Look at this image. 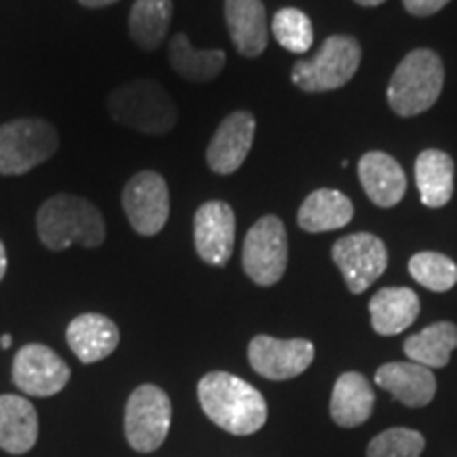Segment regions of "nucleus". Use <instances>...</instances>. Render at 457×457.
Returning <instances> with one entry per match:
<instances>
[{
  "label": "nucleus",
  "mask_w": 457,
  "mask_h": 457,
  "mask_svg": "<svg viewBox=\"0 0 457 457\" xmlns=\"http://www.w3.org/2000/svg\"><path fill=\"white\" fill-rule=\"evenodd\" d=\"M242 265L245 276L259 286H273L288 265V236L278 216L267 214L250 227L244 239Z\"/></svg>",
  "instance_id": "obj_8"
},
{
  "label": "nucleus",
  "mask_w": 457,
  "mask_h": 457,
  "mask_svg": "<svg viewBox=\"0 0 457 457\" xmlns=\"http://www.w3.org/2000/svg\"><path fill=\"white\" fill-rule=\"evenodd\" d=\"M316 347L307 339H276L270 335H256L248 345L250 367L265 379H295L312 367Z\"/></svg>",
  "instance_id": "obj_11"
},
{
  "label": "nucleus",
  "mask_w": 457,
  "mask_h": 457,
  "mask_svg": "<svg viewBox=\"0 0 457 457\" xmlns=\"http://www.w3.org/2000/svg\"><path fill=\"white\" fill-rule=\"evenodd\" d=\"M362 49L353 37L335 34L322 43V47L310 60H301L293 66L290 81L307 94L341 89L356 77Z\"/></svg>",
  "instance_id": "obj_5"
},
{
  "label": "nucleus",
  "mask_w": 457,
  "mask_h": 457,
  "mask_svg": "<svg viewBox=\"0 0 457 457\" xmlns=\"http://www.w3.org/2000/svg\"><path fill=\"white\" fill-rule=\"evenodd\" d=\"M11 343H13V339H11V335H3V337H0V347H3V350H9Z\"/></svg>",
  "instance_id": "obj_34"
},
{
  "label": "nucleus",
  "mask_w": 457,
  "mask_h": 457,
  "mask_svg": "<svg viewBox=\"0 0 457 457\" xmlns=\"http://www.w3.org/2000/svg\"><path fill=\"white\" fill-rule=\"evenodd\" d=\"M37 231L45 248L60 253L72 244L98 248L106 239V225L100 210L79 195L49 197L37 214Z\"/></svg>",
  "instance_id": "obj_2"
},
{
  "label": "nucleus",
  "mask_w": 457,
  "mask_h": 457,
  "mask_svg": "<svg viewBox=\"0 0 457 457\" xmlns=\"http://www.w3.org/2000/svg\"><path fill=\"white\" fill-rule=\"evenodd\" d=\"M451 0H403L404 9L415 17H430L447 7Z\"/></svg>",
  "instance_id": "obj_30"
},
{
  "label": "nucleus",
  "mask_w": 457,
  "mask_h": 457,
  "mask_svg": "<svg viewBox=\"0 0 457 457\" xmlns=\"http://www.w3.org/2000/svg\"><path fill=\"white\" fill-rule=\"evenodd\" d=\"M197 398L210 421L236 436H250L267 421V403L262 394L248 381L225 370L202 377Z\"/></svg>",
  "instance_id": "obj_1"
},
{
  "label": "nucleus",
  "mask_w": 457,
  "mask_h": 457,
  "mask_svg": "<svg viewBox=\"0 0 457 457\" xmlns=\"http://www.w3.org/2000/svg\"><path fill=\"white\" fill-rule=\"evenodd\" d=\"M443 85L445 66L436 51L413 49L392 74L387 85V104L398 117H417L436 104Z\"/></svg>",
  "instance_id": "obj_4"
},
{
  "label": "nucleus",
  "mask_w": 457,
  "mask_h": 457,
  "mask_svg": "<svg viewBox=\"0 0 457 457\" xmlns=\"http://www.w3.org/2000/svg\"><path fill=\"white\" fill-rule=\"evenodd\" d=\"M4 273H7V250H4V244L0 242V282H3Z\"/></svg>",
  "instance_id": "obj_32"
},
{
  "label": "nucleus",
  "mask_w": 457,
  "mask_h": 457,
  "mask_svg": "<svg viewBox=\"0 0 457 457\" xmlns=\"http://www.w3.org/2000/svg\"><path fill=\"white\" fill-rule=\"evenodd\" d=\"M38 415L30 400L3 394L0 396V449L24 455L37 445Z\"/></svg>",
  "instance_id": "obj_20"
},
{
  "label": "nucleus",
  "mask_w": 457,
  "mask_h": 457,
  "mask_svg": "<svg viewBox=\"0 0 457 457\" xmlns=\"http://www.w3.org/2000/svg\"><path fill=\"white\" fill-rule=\"evenodd\" d=\"M409 273L432 293H447L457 284V265L441 253H417L409 261Z\"/></svg>",
  "instance_id": "obj_27"
},
{
  "label": "nucleus",
  "mask_w": 457,
  "mask_h": 457,
  "mask_svg": "<svg viewBox=\"0 0 457 457\" xmlns=\"http://www.w3.org/2000/svg\"><path fill=\"white\" fill-rule=\"evenodd\" d=\"M358 176L367 197L379 208H392L407 193L403 165L384 151H370L358 162Z\"/></svg>",
  "instance_id": "obj_15"
},
{
  "label": "nucleus",
  "mask_w": 457,
  "mask_h": 457,
  "mask_svg": "<svg viewBox=\"0 0 457 457\" xmlns=\"http://www.w3.org/2000/svg\"><path fill=\"white\" fill-rule=\"evenodd\" d=\"M333 261L350 293L362 295L387 270V248L373 233H352L335 242Z\"/></svg>",
  "instance_id": "obj_10"
},
{
  "label": "nucleus",
  "mask_w": 457,
  "mask_h": 457,
  "mask_svg": "<svg viewBox=\"0 0 457 457\" xmlns=\"http://www.w3.org/2000/svg\"><path fill=\"white\" fill-rule=\"evenodd\" d=\"M119 328L102 313H83L68 324L66 341L74 356L83 364L100 362L111 356L119 345Z\"/></svg>",
  "instance_id": "obj_18"
},
{
  "label": "nucleus",
  "mask_w": 457,
  "mask_h": 457,
  "mask_svg": "<svg viewBox=\"0 0 457 457\" xmlns=\"http://www.w3.org/2000/svg\"><path fill=\"white\" fill-rule=\"evenodd\" d=\"M121 204L131 228L138 236H157L170 219L168 182L157 171H140L125 185Z\"/></svg>",
  "instance_id": "obj_9"
},
{
  "label": "nucleus",
  "mask_w": 457,
  "mask_h": 457,
  "mask_svg": "<svg viewBox=\"0 0 457 457\" xmlns=\"http://www.w3.org/2000/svg\"><path fill=\"white\" fill-rule=\"evenodd\" d=\"M370 327L377 335L394 337L404 333L420 316V296L404 286L381 288L369 301Z\"/></svg>",
  "instance_id": "obj_19"
},
{
  "label": "nucleus",
  "mask_w": 457,
  "mask_h": 457,
  "mask_svg": "<svg viewBox=\"0 0 457 457\" xmlns=\"http://www.w3.org/2000/svg\"><path fill=\"white\" fill-rule=\"evenodd\" d=\"M171 403L162 387L145 384L129 394L125 404V438L138 453H153L168 438Z\"/></svg>",
  "instance_id": "obj_7"
},
{
  "label": "nucleus",
  "mask_w": 457,
  "mask_h": 457,
  "mask_svg": "<svg viewBox=\"0 0 457 457\" xmlns=\"http://www.w3.org/2000/svg\"><path fill=\"white\" fill-rule=\"evenodd\" d=\"M227 55L222 49H195L185 32H179L170 41V64L185 81L210 83L225 68Z\"/></svg>",
  "instance_id": "obj_24"
},
{
  "label": "nucleus",
  "mask_w": 457,
  "mask_h": 457,
  "mask_svg": "<svg viewBox=\"0 0 457 457\" xmlns=\"http://www.w3.org/2000/svg\"><path fill=\"white\" fill-rule=\"evenodd\" d=\"M457 347V327L453 322H434L420 333L407 337L404 353L411 362L426 369H443Z\"/></svg>",
  "instance_id": "obj_25"
},
{
  "label": "nucleus",
  "mask_w": 457,
  "mask_h": 457,
  "mask_svg": "<svg viewBox=\"0 0 457 457\" xmlns=\"http://www.w3.org/2000/svg\"><path fill=\"white\" fill-rule=\"evenodd\" d=\"M424 447V434L411 428H390L369 443L367 457H420Z\"/></svg>",
  "instance_id": "obj_29"
},
{
  "label": "nucleus",
  "mask_w": 457,
  "mask_h": 457,
  "mask_svg": "<svg viewBox=\"0 0 457 457\" xmlns=\"http://www.w3.org/2000/svg\"><path fill=\"white\" fill-rule=\"evenodd\" d=\"M68 379H71L68 364L47 345L28 343L15 353L13 384L28 396H54L64 390Z\"/></svg>",
  "instance_id": "obj_12"
},
{
  "label": "nucleus",
  "mask_w": 457,
  "mask_h": 457,
  "mask_svg": "<svg viewBox=\"0 0 457 457\" xmlns=\"http://www.w3.org/2000/svg\"><path fill=\"white\" fill-rule=\"evenodd\" d=\"M375 392L362 373L350 370L335 381L330 396V417L337 426L356 428L373 415Z\"/></svg>",
  "instance_id": "obj_22"
},
{
  "label": "nucleus",
  "mask_w": 457,
  "mask_h": 457,
  "mask_svg": "<svg viewBox=\"0 0 457 457\" xmlns=\"http://www.w3.org/2000/svg\"><path fill=\"white\" fill-rule=\"evenodd\" d=\"M375 384L407 407H426L436 394V377L417 362H387L377 369Z\"/></svg>",
  "instance_id": "obj_16"
},
{
  "label": "nucleus",
  "mask_w": 457,
  "mask_h": 457,
  "mask_svg": "<svg viewBox=\"0 0 457 457\" xmlns=\"http://www.w3.org/2000/svg\"><path fill=\"white\" fill-rule=\"evenodd\" d=\"M353 3H358L360 7H379V4H384L386 0H353Z\"/></svg>",
  "instance_id": "obj_33"
},
{
  "label": "nucleus",
  "mask_w": 457,
  "mask_h": 457,
  "mask_svg": "<svg viewBox=\"0 0 457 457\" xmlns=\"http://www.w3.org/2000/svg\"><path fill=\"white\" fill-rule=\"evenodd\" d=\"M271 30L276 41L290 54H307L313 45L312 20L301 9L286 7L273 15Z\"/></svg>",
  "instance_id": "obj_28"
},
{
  "label": "nucleus",
  "mask_w": 457,
  "mask_h": 457,
  "mask_svg": "<svg viewBox=\"0 0 457 457\" xmlns=\"http://www.w3.org/2000/svg\"><path fill=\"white\" fill-rule=\"evenodd\" d=\"M60 136L43 119H15L0 125V174L20 176L55 155Z\"/></svg>",
  "instance_id": "obj_6"
},
{
  "label": "nucleus",
  "mask_w": 457,
  "mask_h": 457,
  "mask_svg": "<svg viewBox=\"0 0 457 457\" xmlns=\"http://www.w3.org/2000/svg\"><path fill=\"white\" fill-rule=\"evenodd\" d=\"M193 239L199 259L212 267H225L236 244V214L227 202H205L193 220Z\"/></svg>",
  "instance_id": "obj_13"
},
{
  "label": "nucleus",
  "mask_w": 457,
  "mask_h": 457,
  "mask_svg": "<svg viewBox=\"0 0 457 457\" xmlns=\"http://www.w3.org/2000/svg\"><path fill=\"white\" fill-rule=\"evenodd\" d=\"M79 3L87 9H100V7H108V4L117 3V0H79Z\"/></svg>",
  "instance_id": "obj_31"
},
{
  "label": "nucleus",
  "mask_w": 457,
  "mask_h": 457,
  "mask_svg": "<svg viewBox=\"0 0 457 457\" xmlns=\"http://www.w3.org/2000/svg\"><path fill=\"white\" fill-rule=\"evenodd\" d=\"M171 0H136L129 11V37L142 51H155L168 38Z\"/></svg>",
  "instance_id": "obj_26"
},
{
  "label": "nucleus",
  "mask_w": 457,
  "mask_h": 457,
  "mask_svg": "<svg viewBox=\"0 0 457 457\" xmlns=\"http://www.w3.org/2000/svg\"><path fill=\"white\" fill-rule=\"evenodd\" d=\"M227 30L244 57H259L270 41L262 0H225Z\"/></svg>",
  "instance_id": "obj_17"
},
{
  "label": "nucleus",
  "mask_w": 457,
  "mask_h": 457,
  "mask_svg": "<svg viewBox=\"0 0 457 457\" xmlns=\"http://www.w3.org/2000/svg\"><path fill=\"white\" fill-rule=\"evenodd\" d=\"M415 185L421 204L428 208H443L453 197L455 163L441 148H426L417 155Z\"/></svg>",
  "instance_id": "obj_21"
},
{
  "label": "nucleus",
  "mask_w": 457,
  "mask_h": 457,
  "mask_svg": "<svg viewBox=\"0 0 457 457\" xmlns=\"http://www.w3.org/2000/svg\"><path fill=\"white\" fill-rule=\"evenodd\" d=\"M353 219L350 197L333 188H318L301 204L296 222L307 233H327L347 227Z\"/></svg>",
  "instance_id": "obj_23"
},
{
  "label": "nucleus",
  "mask_w": 457,
  "mask_h": 457,
  "mask_svg": "<svg viewBox=\"0 0 457 457\" xmlns=\"http://www.w3.org/2000/svg\"><path fill=\"white\" fill-rule=\"evenodd\" d=\"M108 112L125 128L151 136L168 134L179 121L174 100L163 85L153 79H134L112 89L108 96Z\"/></svg>",
  "instance_id": "obj_3"
},
{
  "label": "nucleus",
  "mask_w": 457,
  "mask_h": 457,
  "mask_svg": "<svg viewBox=\"0 0 457 457\" xmlns=\"http://www.w3.org/2000/svg\"><path fill=\"white\" fill-rule=\"evenodd\" d=\"M256 134V119L253 112H231L214 131L205 151V162L214 174L228 176L242 168Z\"/></svg>",
  "instance_id": "obj_14"
}]
</instances>
